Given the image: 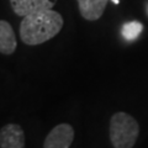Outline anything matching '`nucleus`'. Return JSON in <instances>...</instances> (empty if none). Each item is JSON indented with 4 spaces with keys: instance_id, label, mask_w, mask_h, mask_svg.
I'll list each match as a JSON object with an SVG mask.
<instances>
[{
    "instance_id": "1",
    "label": "nucleus",
    "mask_w": 148,
    "mask_h": 148,
    "mask_svg": "<svg viewBox=\"0 0 148 148\" xmlns=\"http://www.w3.org/2000/svg\"><path fill=\"white\" fill-rule=\"evenodd\" d=\"M63 24L62 15L52 9L30 14L20 24V37L29 46L45 43L59 34Z\"/></svg>"
},
{
    "instance_id": "2",
    "label": "nucleus",
    "mask_w": 148,
    "mask_h": 148,
    "mask_svg": "<svg viewBox=\"0 0 148 148\" xmlns=\"http://www.w3.org/2000/svg\"><path fill=\"white\" fill-rule=\"evenodd\" d=\"M140 135L136 119L126 112H116L110 120V141L115 148H132Z\"/></svg>"
},
{
    "instance_id": "3",
    "label": "nucleus",
    "mask_w": 148,
    "mask_h": 148,
    "mask_svg": "<svg viewBox=\"0 0 148 148\" xmlns=\"http://www.w3.org/2000/svg\"><path fill=\"white\" fill-rule=\"evenodd\" d=\"M74 140V130L69 123H59L51 130L43 148H69Z\"/></svg>"
},
{
    "instance_id": "4",
    "label": "nucleus",
    "mask_w": 148,
    "mask_h": 148,
    "mask_svg": "<svg viewBox=\"0 0 148 148\" xmlns=\"http://www.w3.org/2000/svg\"><path fill=\"white\" fill-rule=\"evenodd\" d=\"M57 0H10L12 11L17 16H26L34 12L53 9Z\"/></svg>"
},
{
    "instance_id": "5",
    "label": "nucleus",
    "mask_w": 148,
    "mask_h": 148,
    "mask_svg": "<svg viewBox=\"0 0 148 148\" xmlns=\"http://www.w3.org/2000/svg\"><path fill=\"white\" fill-rule=\"evenodd\" d=\"M0 148H25V133L16 123H9L0 131Z\"/></svg>"
},
{
    "instance_id": "6",
    "label": "nucleus",
    "mask_w": 148,
    "mask_h": 148,
    "mask_svg": "<svg viewBox=\"0 0 148 148\" xmlns=\"http://www.w3.org/2000/svg\"><path fill=\"white\" fill-rule=\"evenodd\" d=\"M80 15L88 21H95L101 17L109 0H77Z\"/></svg>"
},
{
    "instance_id": "7",
    "label": "nucleus",
    "mask_w": 148,
    "mask_h": 148,
    "mask_svg": "<svg viewBox=\"0 0 148 148\" xmlns=\"http://www.w3.org/2000/svg\"><path fill=\"white\" fill-rule=\"evenodd\" d=\"M16 37L11 25L8 21H0V52L3 54H12L16 49Z\"/></svg>"
},
{
    "instance_id": "8",
    "label": "nucleus",
    "mask_w": 148,
    "mask_h": 148,
    "mask_svg": "<svg viewBox=\"0 0 148 148\" xmlns=\"http://www.w3.org/2000/svg\"><path fill=\"white\" fill-rule=\"evenodd\" d=\"M143 30V25L138 21H131V22H127L122 26V36L125 40L127 41H133L136 40L140 34Z\"/></svg>"
},
{
    "instance_id": "9",
    "label": "nucleus",
    "mask_w": 148,
    "mask_h": 148,
    "mask_svg": "<svg viewBox=\"0 0 148 148\" xmlns=\"http://www.w3.org/2000/svg\"><path fill=\"white\" fill-rule=\"evenodd\" d=\"M114 4H120V0H112Z\"/></svg>"
}]
</instances>
